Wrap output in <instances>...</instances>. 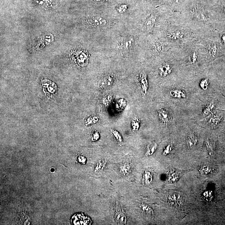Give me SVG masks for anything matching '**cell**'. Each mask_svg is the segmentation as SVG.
Returning a JSON list of instances; mask_svg holds the SVG:
<instances>
[{
	"instance_id": "1",
	"label": "cell",
	"mask_w": 225,
	"mask_h": 225,
	"mask_svg": "<svg viewBox=\"0 0 225 225\" xmlns=\"http://www.w3.org/2000/svg\"><path fill=\"white\" fill-rule=\"evenodd\" d=\"M170 17L200 36L215 30L213 10L208 0H189Z\"/></svg>"
},
{
	"instance_id": "2",
	"label": "cell",
	"mask_w": 225,
	"mask_h": 225,
	"mask_svg": "<svg viewBox=\"0 0 225 225\" xmlns=\"http://www.w3.org/2000/svg\"><path fill=\"white\" fill-rule=\"evenodd\" d=\"M167 22L163 32V39L164 42L173 47L195 41L200 36L190 28L175 21L170 17Z\"/></svg>"
},
{
	"instance_id": "3",
	"label": "cell",
	"mask_w": 225,
	"mask_h": 225,
	"mask_svg": "<svg viewBox=\"0 0 225 225\" xmlns=\"http://www.w3.org/2000/svg\"><path fill=\"white\" fill-rule=\"evenodd\" d=\"M196 40L205 48L209 61L214 60L223 53V48L221 43L206 35L200 36Z\"/></svg>"
},
{
	"instance_id": "4",
	"label": "cell",
	"mask_w": 225,
	"mask_h": 225,
	"mask_svg": "<svg viewBox=\"0 0 225 225\" xmlns=\"http://www.w3.org/2000/svg\"><path fill=\"white\" fill-rule=\"evenodd\" d=\"M160 18L159 14L156 11H149L144 19L143 27L146 31L150 32L156 25Z\"/></svg>"
},
{
	"instance_id": "5",
	"label": "cell",
	"mask_w": 225,
	"mask_h": 225,
	"mask_svg": "<svg viewBox=\"0 0 225 225\" xmlns=\"http://www.w3.org/2000/svg\"><path fill=\"white\" fill-rule=\"evenodd\" d=\"M71 224L74 225H91L92 222L90 218L84 213L75 214L71 218Z\"/></svg>"
},
{
	"instance_id": "6",
	"label": "cell",
	"mask_w": 225,
	"mask_h": 225,
	"mask_svg": "<svg viewBox=\"0 0 225 225\" xmlns=\"http://www.w3.org/2000/svg\"><path fill=\"white\" fill-rule=\"evenodd\" d=\"M173 65L169 61H164L158 68V73L162 77L169 76L173 72Z\"/></svg>"
},
{
	"instance_id": "7",
	"label": "cell",
	"mask_w": 225,
	"mask_h": 225,
	"mask_svg": "<svg viewBox=\"0 0 225 225\" xmlns=\"http://www.w3.org/2000/svg\"><path fill=\"white\" fill-rule=\"evenodd\" d=\"M167 202L170 206L173 208H180L184 204V199L180 194L173 193L168 195Z\"/></svg>"
},
{
	"instance_id": "8",
	"label": "cell",
	"mask_w": 225,
	"mask_h": 225,
	"mask_svg": "<svg viewBox=\"0 0 225 225\" xmlns=\"http://www.w3.org/2000/svg\"><path fill=\"white\" fill-rule=\"evenodd\" d=\"M189 0H165L167 6L173 12H178Z\"/></svg>"
},
{
	"instance_id": "9",
	"label": "cell",
	"mask_w": 225,
	"mask_h": 225,
	"mask_svg": "<svg viewBox=\"0 0 225 225\" xmlns=\"http://www.w3.org/2000/svg\"><path fill=\"white\" fill-rule=\"evenodd\" d=\"M139 82L141 92L143 95H145L147 93L149 85L147 75L145 72H142L140 73Z\"/></svg>"
},
{
	"instance_id": "10",
	"label": "cell",
	"mask_w": 225,
	"mask_h": 225,
	"mask_svg": "<svg viewBox=\"0 0 225 225\" xmlns=\"http://www.w3.org/2000/svg\"><path fill=\"white\" fill-rule=\"evenodd\" d=\"M41 84L43 87L47 89V91L50 94H55L57 91V85L51 80L44 79L42 80Z\"/></svg>"
},
{
	"instance_id": "11",
	"label": "cell",
	"mask_w": 225,
	"mask_h": 225,
	"mask_svg": "<svg viewBox=\"0 0 225 225\" xmlns=\"http://www.w3.org/2000/svg\"><path fill=\"white\" fill-rule=\"evenodd\" d=\"M89 21L92 25L98 27L105 26L107 24V21L106 19L99 16L91 18L89 19Z\"/></svg>"
},
{
	"instance_id": "12",
	"label": "cell",
	"mask_w": 225,
	"mask_h": 225,
	"mask_svg": "<svg viewBox=\"0 0 225 225\" xmlns=\"http://www.w3.org/2000/svg\"><path fill=\"white\" fill-rule=\"evenodd\" d=\"M198 140L197 136L194 132H191L188 134L186 142L189 147H193L196 145L198 143Z\"/></svg>"
},
{
	"instance_id": "13",
	"label": "cell",
	"mask_w": 225,
	"mask_h": 225,
	"mask_svg": "<svg viewBox=\"0 0 225 225\" xmlns=\"http://www.w3.org/2000/svg\"><path fill=\"white\" fill-rule=\"evenodd\" d=\"M158 116L161 122L164 124L169 122L170 118L168 112L165 109H161L158 111Z\"/></svg>"
},
{
	"instance_id": "14",
	"label": "cell",
	"mask_w": 225,
	"mask_h": 225,
	"mask_svg": "<svg viewBox=\"0 0 225 225\" xmlns=\"http://www.w3.org/2000/svg\"><path fill=\"white\" fill-rule=\"evenodd\" d=\"M223 120V116L219 113L215 114L208 120V123L213 126L219 125Z\"/></svg>"
},
{
	"instance_id": "15",
	"label": "cell",
	"mask_w": 225,
	"mask_h": 225,
	"mask_svg": "<svg viewBox=\"0 0 225 225\" xmlns=\"http://www.w3.org/2000/svg\"><path fill=\"white\" fill-rule=\"evenodd\" d=\"M134 43V40L132 37H127L121 41V47L124 49L129 50L132 47Z\"/></svg>"
},
{
	"instance_id": "16",
	"label": "cell",
	"mask_w": 225,
	"mask_h": 225,
	"mask_svg": "<svg viewBox=\"0 0 225 225\" xmlns=\"http://www.w3.org/2000/svg\"><path fill=\"white\" fill-rule=\"evenodd\" d=\"M114 78L112 75H108L103 78L102 80V87H110L113 84Z\"/></svg>"
},
{
	"instance_id": "17",
	"label": "cell",
	"mask_w": 225,
	"mask_h": 225,
	"mask_svg": "<svg viewBox=\"0 0 225 225\" xmlns=\"http://www.w3.org/2000/svg\"><path fill=\"white\" fill-rule=\"evenodd\" d=\"M131 166L129 162H126L122 164L120 167V171L124 176L129 175L131 172Z\"/></svg>"
},
{
	"instance_id": "18",
	"label": "cell",
	"mask_w": 225,
	"mask_h": 225,
	"mask_svg": "<svg viewBox=\"0 0 225 225\" xmlns=\"http://www.w3.org/2000/svg\"><path fill=\"white\" fill-rule=\"evenodd\" d=\"M115 220L118 223L124 224L127 222V217L126 215L122 212H116L115 215Z\"/></svg>"
},
{
	"instance_id": "19",
	"label": "cell",
	"mask_w": 225,
	"mask_h": 225,
	"mask_svg": "<svg viewBox=\"0 0 225 225\" xmlns=\"http://www.w3.org/2000/svg\"><path fill=\"white\" fill-rule=\"evenodd\" d=\"M170 96L174 98H186L185 93L180 89H173L170 92Z\"/></svg>"
},
{
	"instance_id": "20",
	"label": "cell",
	"mask_w": 225,
	"mask_h": 225,
	"mask_svg": "<svg viewBox=\"0 0 225 225\" xmlns=\"http://www.w3.org/2000/svg\"><path fill=\"white\" fill-rule=\"evenodd\" d=\"M153 180V176L151 173L149 171H145L143 175V183L145 185H149Z\"/></svg>"
},
{
	"instance_id": "21",
	"label": "cell",
	"mask_w": 225,
	"mask_h": 225,
	"mask_svg": "<svg viewBox=\"0 0 225 225\" xmlns=\"http://www.w3.org/2000/svg\"><path fill=\"white\" fill-rule=\"evenodd\" d=\"M111 133L116 142L118 143L119 144H123V139L122 135L117 130L112 129L111 130Z\"/></svg>"
},
{
	"instance_id": "22",
	"label": "cell",
	"mask_w": 225,
	"mask_h": 225,
	"mask_svg": "<svg viewBox=\"0 0 225 225\" xmlns=\"http://www.w3.org/2000/svg\"><path fill=\"white\" fill-rule=\"evenodd\" d=\"M215 107V103L214 102H210L206 106L203 111V115L204 116H207L210 114L214 109Z\"/></svg>"
},
{
	"instance_id": "23",
	"label": "cell",
	"mask_w": 225,
	"mask_h": 225,
	"mask_svg": "<svg viewBox=\"0 0 225 225\" xmlns=\"http://www.w3.org/2000/svg\"><path fill=\"white\" fill-rule=\"evenodd\" d=\"M157 148V144L156 143L152 142L148 144L147 146V150L146 152L147 156H150L153 154L155 152Z\"/></svg>"
},
{
	"instance_id": "24",
	"label": "cell",
	"mask_w": 225,
	"mask_h": 225,
	"mask_svg": "<svg viewBox=\"0 0 225 225\" xmlns=\"http://www.w3.org/2000/svg\"><path fill=\"white\" fill-rule=\"evenodd\" d=\"M179 174L176 171L172 170L168 174V178L169 182L173 183L178 179Z\"/></svg>"
},
{
	"instance_id": "25",
	"label": "cell",
	"mask_w": 225,
	"mask_h": 225,
	"mask_svg": "<svg viewBox=\"0 0 225 225\" xmlns=\"http://www.w3.org/2000/svg\"><path fill=\"white\" fill-rule=\"evenodd\" d=\"M131 126L133 131H138L140 128V120L137 118H134L132 120Z\"/></svg>"
},
{
	"instance_id": "26",
	"label": "cell",
	"mask_w": 225,
	"mask_h": 225,
	"mask_svg": "<svg viewBox=\"0 0 225 225\" xmlns=\"http://www.w3.org/2000/svg\"><path fill=\"white\" fill-rule=\"evenodd\" d=\"M107 164V162L106 160H100L98 163H97L95 168V171L96 172H98V171L103 170V169L105 168Z\"/></svg>"
},
{
	"instance_id": "27",
	"label": "cell",
	"mask_w": 225,
	"mask_h": 225,
	"mask_svg": "<svg viewBox=\"0 0 225 225\" xmlns=\"http://www.w3.org/2000/svg\"><path fill=\"white\" fill-rule=\"evenodd\" d=\"M140 208L145 214L150 215L153 214V209L147 204H140Z\"/></svg>"
},
{
	"instance_id": "28",
	"label": "cell",
	"mask_w": 225,
	"mask_h": 225,
	"mask_svg": "<svg viewBox=\"0 0 225 225\" xmlns=\"http://www.w3.org/2000/svg\"><path fill=\"white\" fill-rule=\"evenodd\" d=\"M200 86L201 89L204 90H206L209 87L210 80L208 78H205L202 79L200 81Z\"/></svg>"
},
{
	"instance_id": "29",
	"label": "cell",
	"mask_w": 225,
	"mask_h": 225,
	"mask_svg": "<svg viewBox=\"0 0 225 225\" xmlns=\"http://www.w3.org/2000/svg\"><path fill=\"white\" fill-rule=\"evenodd\" d=\"M212 171V169L208 166H203L199 168V171L201 174L207 175L209 174Z\"/></svg>"
},
{
	"instance_id": "30",
	"label": "cell",
	"mask_w": 225,
	"mask_h": 225,
	"mask_svg": "<svg viewBox=\"0 0 225 225\" xmlns=\"http://www.w3.org/2000/svg\"><path fill=\"white\" fill-rule=\"evenodd\" d=\"M207 150L208 151L210 155H212L213 153V144L209 140H207L206 143Z\"/></svg>"
},
{
	"instance_id": "31",
	"label": "cell",
	"mask_w": 225,
	"mask_h": 225,
	"mask_svg": "<svg viewBox=\"0 0 225 225\" xmlns=\"http://www.w3.org/2000/svg\"><path fill=\"white\" fill-rule=\"evenodd\" d=\"M99 120L98 118L94 116V117H90L87 119L86 121V123L87 125L94 124L98 122Z\"/></svg>"
},
{
	"instance_id": "32",
	"label": "cell",
	"mask_w": 225,
	"mask_h": 225,
	"mask_svg": "<svg viewBox=\"0 0 225 225\" xmlns=\"http://www.w3.org/2000/svg\"><path fill=\"white\" fill-rule=\"evenodd\" d=\"M116 106L119 109H122V108L125 107L126 105V102L124 99H121L120 100H118Z\"/></svg>"
},
{
	"instance_id": "33",
	"label": "cell",
	"mask_w": 225,
	"mask_h": 225,
	"mask_svg": "<svg viewBox=\"0 0 225 225\" xmlns=\"http://www.w3.org/2000/svg\"><path fill=\"white\" fill-rule=\"evenodd\" d=\"M173 146L171 144H169L167 145L166 147L165 148L163 152V156H167L169 154L171 151L172 150Z\"/></svg>"
},
{
	"instance_id": "34",
	"label": "cell",
	"mask_w": 225,
	"mask_h": 225,
	"mask_svg": "<svg viewBox=\"0 0 225 225\" xmlns=\"http://www.w3.org/2000/svg\"><path fill=\"white\" fill-rule=\"evenodd\" d=\"M100 138V135L98 131H94L91 135L92 141H96L99 140Z\"/></svg>"
},
{
	"instance_id": "35",
	"label": "cell",
	"mask_w": 225,
	"mask_h": 225,
	"mask_svg": "<svg viewBox=\"0 0 225 225\" xmlns=\"http://www.w3.org/2000/svg\"><path fill=\"white\" fill-rule=\"evenodd\" d=\"M78 162L81 164H85L86 162V159L84 156H79L78 158Z\"/></svg>"
},
{
	"instance_id": "36",
	"label": "cell",
	"mask_w": 225,
	"mask_h": 225,
	"mask_svg": "<svg viewBox=\"0 0 225 225\" xmlns=\"http://www.w3.org/2000/svg\"><path fill=\"white\" fill-rule=\"evenodd\" d=\"M212 192L210 191H205L204 194V196L207 200L210 199L212 198Z\"/></svg>"
},
{
	"instance_id": "37",
	"label": "cell",
	"mask_w": 225,
	"mask_h": 225,
	"mask_svg": "<svg viewBox=\"0 0 225 225\" xmlns=\"http://www.w3.org/2000/svg\"><path fill=\"white\" fill-rule=\"evenodd\" d=\"M221 33L219 32L221 35V40H222V43L225 44V32H223V31Z\"/></svg>"
},
{
	"instance_id": "38",
	"label": "cell",
	"mask_w": 225,
	"mask_h": 225,
	"mask_svg": "<svg viewBox=\"0 0 225 225\" xmlns=\"http://www.w3.org/2000/svg\"><path fill=\"white\" fill-rule=\"evenodd\" d=\"M96 1V2H102V1H106V0H95Z\"/></svg>"
},
{
	"instance_id": "39",
	"label": "cell",
	"mask_w": 225,
	"mask_h": 225,
	"mask_svg": "<svg viewBox=\"0 0 225 225\" xmlns=\"http://www.w3.org/2000/svg\"><path fill=\"white\" fill-rule=\"evenodd\" d=\"M224 12H225V3L224 5Z\"/></svg>"
}]
</instances>
